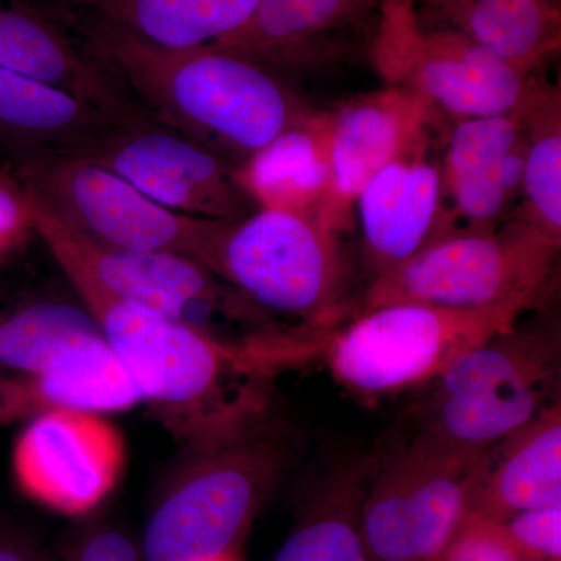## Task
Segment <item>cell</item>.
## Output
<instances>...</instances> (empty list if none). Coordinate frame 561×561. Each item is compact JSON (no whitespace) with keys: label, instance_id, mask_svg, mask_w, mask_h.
I'll return each mask as SVG.
<instances>
[{"label":"cell","instance_id":"obj_1","mask_svg":"<svg viewBox=\"0 0 561 561\" xmlns=\"http://www.w3.org/2000/svg\"><path fill=\"white\" fill-rule=\"evenodd\" d=\"M54 21L160 127L238 169L312 113L278 73L228 51L165 49L103 22Z\"/></svg>","mask_w":561,"mask_h":561},{"label":"cell","instance_id":"obj_2","mask_svg":"<svg viewBox=\"0 0 561 561\" xmlns=\"http://www.w3.org/2000/svg\"><path fill=\"white\" fill-rule=\"evenodd\" d=\"M140 402L181 448L192 449L271 411L273 376L301 365L287 351L236 345L183 321L72 283Z\"/></svg>","mask_w":561,"mask_h":561},{"label":"cell","instance_id":"obj_3","mask_svg":"<svg viewBox=\"0 0 561 561\" xmlns=\"http://www.w3.org/2000/svg\"><path fill=\"white\" fill-rule=\"evenodd\" d=\"M291 454L294 437L272 411L186 449L147 523L144 561H216L236 552Z\"/></svg>","mask_w":561,"mask_h":561},{"label":"cell","instance_id":"obj_4","mask_svg":"<svg viewBox=\"0 0 561 561\" xmlns=\"http://www.w3.org/2000/svg\"><path fill=\"white\" fill-rule=\"evenodd\" d=\"M560 367L559 331L516 323L420 389L402 435L481 456L560 400Z\"/></svg>","mask_w":561,"mask_h":561},{"label":"cell","instance_id":"obj_5","mask_svg":"<svg viewBox=\"0 0 561 561\" xmlns=\"http://www.w3.org/2000/svg\"><path fill=\"white\" fill-rule=\"evenodd\" d=\"M25 195L33 231L38 232L70 283H90L114 300L183 321L236 345H271L291 331L201 262L164 251L99 245L70 230L27 192Z\"/></svg>","mask_w":561,"mask_h":561},{"label":"cell","instance_id":"obj_6","mask_svg":"<svg viewBox=\"0 0 561 561\" xmlns=\"http://www.w3.org/2000/svg\"><path fill=\"white\" fill-rule=\"evenodd\" d=\"M210 272L280 324L317 337L330 339L350 309L342 234L297 214L260 208L225 225Z\"/></svg>","mask_w":561,"mask_h":561},{"label":"cell","instance_id":"obj_7","mask_svg":"<svg viewBox=\"0 0 561 561\" xmlns=\"http://www.w3.org/2000/svg\"><path fill=\"white\" fill-rule=\"evenodd\" d=\"M560 245L519 219L494 230L454 232L371 278L362 311L421 302L529 312L551 286Z\"/></svg>","mask_w":561,"mask_h":561},{"label":"cell","instance_id":"obj_8","mask_svg":"<svg viewBox=\"0 0 561 561\" xmlns=\"http://www.w3.org/2000/svg\"><path fill=\"white\" fill-rule=\"evenodd\" d=\"M523 313L394 302L339 327L328 339L324 359L335 381L367 400L420 390L461 354L512 330Z\"/></svg>","mask_w":561,"mask_h":561},{"label":"cell","instance_id":"obj_9","mask_svg":"<svg viewBox=\"0 0 561 561\" xmlns=\"http://www.w3.org/2000/svg\"><path fill=\"white\" fill-rule=\"evenodd\" d=\"M486 453L457 454L401 435L376 457L362 502L370 561H445L470 519Z\"/></svg>","mask_w":561,"mask_h":561},{"label":"cell","instance_id":"obj_10","mask_svg":"<svg viewBox=\"0 0 561 561\" xmlns=\"http://www.w3.org/2000/svg\"><path fill=\"white\" fill-rule=\"evenodd\" d=\"M370 61L454 122L529 108L548 84L448 28L421 25L416 0H387Z\"/></svg>","mask_w":561,"mask_h":561},{"label":"cell","instance_id":"obj_11","mask_svg":"<svg viewBox=\"0 0 561 561\" xmlns=\"http://www.w3.org/2000/svg\"><path fill=\"white\" fill-rule=\"evenodd\" d=\"M21 173L33 201L70 230L110 249L180 254L210 271L221 230L230 224L173 213L88 158L28 162Z\"/></svg>","mask_w":561,"mask_h":561},{"label":"cell","instance_id":"obj_12","mask_svg":"<svg viewBox=\"0 0 561 561\" xmlns=\"http://www.w3.org/2000/svg\"><path fill=\"white\" fill-rule=\"evenodd\" d=\"M387 0H260L238 32L210 44L289 77L320 76L367 57Z\"/></svg>","mask_w":561,"mask_h":561},{"label":"cell","instance_id":"obj_13","mask_svg":"<svg viewBox=\"0 0 561 561\" xmlns=\"http://www.w3.org/2000/svg\"><path fill=\"white\" fill-rule=\"evenodd\" d=\"M11 463L25 496L81 516L101 505L119 481L125 442L101 413L61 409L25 423Z\"/></svg>","mask_w":561,"mask_h":561},{"label":"cell","instance_id":"obj_14","mask_svg":"<svg viewBox=\"0 0 561 561\" xmlns=\"http://www.w3.org/2000/svg\"><path fill=\"white\" fill-rule=\"evenodd\" d=\"M88 160L181 216L232 224L260 209L236 165L164 127L121 130Z\"/></svg>","mask_w":561,"mask_h":561},{"label":"cell","instance_id":"obj_15","mask_svg":"<svg viewBox=\"0 0 561 561\" xmlns=\"http://www.w3.org/2000/svg\"><path fill=\"white\" fill-rule=\"evenodd\" d=\"M526 111L505 116L454 122L443 147V214L437 239L457 232L500 227L522 198Z\"/></svg>","mask_w":561,"mask_h":561},{"label":"cell","instance_id":"obj_16","mask_svg":"<svg viewBox=\"0 0 561 561\" xmlns=\"http://www.w3.org/2000/svg\"><path fill=\"white\" fill-rule=\"evenodd\" d=\"M437 114L419 94L394 84L330 111L328 227L341 234L353 227L354 202L365 184L430 130Z\"/></svg>","mask_w":561,"mask_h":561},{"label":"cell","instance_id":"obj_17","mask_svg":"<svg viewBox=\"0 0 561 561\" xmlns=\"http://www.w3.org/2000/svg\"><path fill=\"white\" fill-rule=\"evenodd\" d=\"M442 202V161L434 157L430 128L383 165L354 202L353 219L360 228L371 278L435 241Z\"/></svg>","mask_w":561,"mask_h":561},{"label":"cell","instance_id":"obj_18","mask_svg":"<svg viewBox=\"0 0 561 561\" xmlns=\"http://www.w3.org/2000/svg\"><path fill=\"white\" fill-rule=\"evenodd\" d=\"M0 69L69 92L128 130L158 125L60 24L28 7L0 5Z\"/></svg>","mask_w":561,"mask_h":561},{"label":"cell","instance_id":"obj_19","mask_svg":"<svg viewBox=\"0 0 561 561\" xmlns=\"http://www.w3.org/2000/svg\"><path fill=\"white\" fill-rule=\"evenodd\" d=\"M121 130L117 122L69 92L0 69V131L28 162L91 158Z\"/></svg>","mask_w":561,"mask_h":561},{"label":"cell","instance_id":"obj_20","mask_svg":"<svg viewBox=\"0 0 561 561\" xmlns=\"http://www.w3.org/2000/svg\"><path fill=\"white\" fill-rule=\"evenodd\" d=\"M140 398L105 337L70 351L47 370L0 378V427L47 412L128 411Z\"/></svg>","mask_w":561,"mask_h":561},{"label":"cell","instance_id":"obj_21","mask_svg":"<svg viewBox=\"0 0 561 561\" xmlns=\"http://www.w3.org/2000/svg\"><path fill=\"white\" fill-rule=\"evenodd\" d=\"M260 0H38L50 20L83 18L165 49H195L242 28Z\"/></svg>","mask_w":561,"mask_h":561},{"label":"cell","instance_id":"obj_22","mask_svg":"<svg viewBox=\"0 0 561 561\" xmlns=\"http://www.w3.org/2000/svg\"><path fill=\"white\" fill-rule=\"evenodd\" d=\"M556 504H561L560 400L486 451L470 519L501 523Z\"/></svg>","mask_w":561,"mask_h":561},{"label":"cell","instance_id":"obj_23","mask_svg":"<svg viewBox=\"0 0 561 561\" xmlns=\"http://www.w3.org/2000/svg\"><path fill=\"white\" fill-rule=\"evenodd\" d=\"M238 175L260 208L297 214L328 227L330 111H312L300 124L280 133L241 165Z\"/></svg>","mask_w":561,"mask_h":561},{"label":"cell","instance_id":"obj_24","mask_svg":"<svg viewBox=\"0 0 561 561\" xmlns=\"http://www.w3.org/2000/svg\"><path fill=\"white\" fill-rule=\"evenodd\" d=\"M426 11L434 24L424 27L460 33L523 72L535 73L560 49L553 0H426Z\"/></svg>","mask_w":561,"mask_h":561},{"label":"cell","instance_id":"obj_25","mask_svg":"<svg viewBox=\"0 0 561 561\" xmlns=\"http://www.w3.org/2000/svg\"><path fill=\"white\" fill-rule=\"evenodd\" d=\"M375 465L376 456H356L332 468L273 561H370L360 511Z\"/></svg>","mask_w":561,"mask_h":561},{"label":"cell","instance_id":"obj_26","mask_svg":"<svg viewBox=\"0 0 561 561\" xmlns=\"http://www.w3.org/2000/svg\"><path fill=\"white\" fill-rule=\"evenodd\" d=\"M102 335L87 308L33 302L0 316V365L18 375L44 371L70 351Z\"/></svg>","mask_w":561,"mask_h":561},{"label":"cell","instance_id":"obj_27","mask_svg":"<svg viewBox=\"0 0 561 561\" xmlns=\"http://www.w3.org/2000/svg\"><path fill=\"white\" fill-rule=\"evenodd\" d=\"M522 198L516 219L561 242V106L551 84L526 111Z\"/></svg>","mask_w":561,"mask_h":561},{"label":"cell","instance_id":"obj_28","mask_svg":"<svg viewBox=\"0 0 561 561\" xmlns=\"http://www.w3.org/2000/svg\"><path fill=\"white\" fill-rule=\"evenodd\" d=\"M497 524L527 561H561V504L519 512Z\"/></svg>","mask_w":561,"mask_h":561},{"label":"cell","instance_id":"obj_29","mask_svg":"<svg viewBox=\"0 0 561 561\" xmlns=\"http://www.w3.org/2000/svg\"><path fill=\"white\" fill-rule=\"evenodd\" d=\"M445 561H527L505 537L500 524L468 519Z\"/></svg>","mask_w":561,"mask_h":561},{"label":"cell","instance_id":"obj_30","mask_svg":"<svg viewBox=\"0 0 561 561\" xmlns=\"http://www.w3.org/2000/svg\"><path fill=\"white\" fill-rule=\"evenodd\" d=\"M62 561H144L135 542L113 527H95L66 553Z\"/></svg>","mask_w":561,"mask_h":561},{"label":"cell","instance_id":"obj_31","mask_svg":"<svg viewBox=\"0 0 561 561\" xmlns=\"http://www.w3.org/2000/svg\"><path fill=\"white\" fill-rule=\"evenodd\" d=\"M28 230H33V224L25 191L0 184V257L16 249Z\"/></svg>","mask_w":561,"mask_h":561},{"label":"cell","instance_id":"obj_32","mask_svg":"<svg viewBox=\"0 0 561 561\" xmlns=\"http://www.w3.org/2000/svg\"><path fill=\"white\" fill-rule=\"evenodd\" d=\"M0 561H41L27 542L9 531L0 530Z\"/></svg>","mask_w":561,"mask_h":561},{"label":"cell","instance_id":"obj_33","mask_svg":"<svg viewBox=\"0 0 561 561\" xmlns=\"http://www.w3.org/2000/svg\"><path fill=\"white\" fill-rule=\"evenodd\" d=\"M216 561H239V557H238V553L232 552V553H228V556L221 557V559L216 560Z\"/></svg>","mask_w":561,"mask_h":561},{"label":"cell","instance_id":"obj_34","mask_svg":"<svg viewBox=\"0 0 561 561\" xmlns=\"http://www.w3.org/2000/svg\"><path fill=\"white\" fill-rule=\"evenodd\" d=\"M0 378H2V376H0Z\"/></svg>","mask_w":561,"mask_h":561}]
</instances>
